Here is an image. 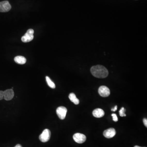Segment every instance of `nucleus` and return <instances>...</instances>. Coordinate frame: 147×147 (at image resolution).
Returning <instances> with one entry per match:
<instances>
[{
  "label": "nucleus",
  "mask_w": 147,
  "mask_h": 147,
  "mask_svg": "<svg viewBox=\"0 0 147 147\" xmlns=\"http://www.w3.org/2000/svg\"><path fill=\"white\" fill-rule=\"evenodd\" d=\"M90 71L93 76L100 79L106 78L109 74L107 69L101 65H95L92 67Z\"/></svg>",
  "instance_id": "nucleus-1"
},
{
  "label": "nucleus",
  "mask_w": 147,
  "mask_h": 147,
  "mask_svg": "<svg viewBox=\"0 0 147 147\" xmlns=\"http://www.w3.org/2000/svg\"><path fill=\"white\" fill-rule=\"evenodd\" d=\"M34 30L32 29H30L27 30L26 33L21 38L22 41L24 43H27L32 41L33 39Z\"/></svg>",
  "instance_id": "nucleus-2"
},
{
  "label": "nucleus",
  "mask_w": 147,
  "mask_h": 147,
  "mask_svg": "<svg viewBox=\"0 0 147 147\" xmlns=\"http://www.w3.org/2000/svg\"><path fill=\"white\" fill-rule=\"evenodd\" d=\"M51 131L49 129H46L43 131V133L39 136L40 140L42 142H48L50 138Z\"/></svg>",
  "instance_id": "nucleus-3"
},
{
  "label": "nucleus",
  "mask_w": 147,
  "mask_h": 147,
  "mask_svg": "<svg viewBox=\"0 0 147 147\" xmlns=\"http://www.w3.org/2000/svg\"><path fill=\"white\" fill-rule=\"evenodd\" d=\"M57 114L59 118L61 120L65 119L67 112V109L66 107L63 106H60L58 107L56 110Z\"/></svg>",
  "instance_id": "nucleus-4"
},
{
  "label": "nucleus",
  "mask_w": 147,
  "mask_h": 147,
  "mask_svg": "<svg viewBox=\"0 0 147 147\" xmlns=\"http://www.w3.org/2000/svg\"><path fill=\"white\" fill-rule=\"evenodd\" d=\"M11 5L8 1H3L0 2V12H6L11 10Z\"/></svg>",
  "instance_id": "nucleus-5"
},
{
  "label": "nucleus",
  "mask_w": 147,
  "mask_h": 147,
  "mask_svg": "<svg viewBox=\"0 0 147 147\" xmlns=\"http://www.w3.org/2000/svg\"><path fill=\"white\" fill-rule=\"evenodd\" d=\"M98 93L100 95L103 97H106L110 95V90L105 86H101L98 90Z\"/></svg>",
  "instance_id": "nucleus-6"
},
{
  "label": "nucleus",
  "mask_w": 147,
  "mask_h": 147,
  "mask_svg": "<svg viewBox=\"0 0 147 147\" xmlns=\"http://www.w3.org/2000/svg\"><path fill=\"white\" fill-rule=\"evenodd\" d=\"M73 138L76 142L80 144L85 142L86 140V137L85 135L79 133L75 134Z\"/></svg>",
  "instance_id": "nucleus-7"
},
{
  "label": "nucleus",
  "mask_w": 147,
  "mask_h": 147,
  "mask_svg": "<svg viewBox=\"0 0 147 147\" xmlns=\"http://www.w3.org/2000/svg\"><path fill=\"white\" fill-rule=\"evenodd\" d=\"M116 131L115 129L110 128L105 130L103 132V135L106 138H110L113 137L116 135Z\"/></svg>",
  "instance_id": "nucleus-8"
},
{
  "label": "nucleus",
  "mask_w": 147,
  "mask_h": 147,
  "mask_svg": "<svg viewBox=\"0 0 147 147\" xmlns=\"http://www.w3.org/2000/svg\"><path fill=\"white\" fill-rule=\"evenodd\" d=\"M14 93L12 89H8L4 91V98L5 100H11L14 97Z\"/></svg>",
  "instance_id": "nucleus-9"
},
{
  "label": "nucleus",
  "mask_w": 147,
  "mask_h": 147,
  "mask_svg": "<svg viewBox=\"0 0 147 147\" xmlns=\"http://www.w3.org/2000/svg\"><path fill=\"white\" fill-rule=\"evenodd\" d=\"M93 115L96 118H101L104 116L105 112L102 109L100 108H97L93 111Z\"/></svg>",
  "instance_id": "nucleus-10"
},
{
  "label": "nucleus",
  "mask_w": 147,
  "mask_h": 147,
  "mask_svg": "<svg viewBox=\"0 0 147 147\" xmlns=\"http://www.w3.org/2000/svg\"><path fill=\"white\" fill-rule=\"evenodd\" d=\"M15 62L19 64H24L26 62V59L25 57L21 56H18L15 57L14 59Z\"/></svg>",
  "instance_id": "nucleus-11"
},
{
  "label": "nucleus",
  "mask_w": 147,
  "mask_h": 147,
  "mask_svg": "<svg viewBox=\"0 0 147 147\" xmlns=\"http://www.w3.org/2000/svg\"><path fill=\"white\" fill-rule=\"evenodd\" d=\"M69 98L74 104L78 105L79 103V100L76 97V95L74 93H71L69 95Z\"/></svg>",
  "instance_id": "nucleus-12"
},
{
  "label": "nucleus",
  "mask_w": 147,
  "mask_h": 147,
  "mask_svg": "<svg viewBox=\"0 0 147 147\" xmlns=\"http://www.w3.org/2000/svg\"><path fill=\"white\" fill-rule=\"evenodd\" d=\"M46 82L48 83V85L49 86L50 88H51L54 89L55 88L56 86L55 83L53 82L51 79H50V77H48V76H46Z\"/></svg>",
  "instance_id": "nucleus-13"
},
{
  "label": "nucleus",
  "mask_w": 147,
  "mask_h": 147,
  "mask_svg": "<svg viewBox=\"0 0 147 147\" xmlns=\"http://www.w3.org/2000/svg\"><path fill=\"white\" fill-rule=\"evenodd\" d=\"M126 111V110L124 109V107H122L121 108V109L119 111V113L120 114V116L121 117H126V114H125V112Z\"/></svg>",
  "instance_id": "nucleus-14"
},
{
  "label": "nucleus",
  "mask_w": 147,
  "mask_h": 147,
  "mask_svg": "<svg viewBox=\"0 0 147 147\" xmlns=\"http://www.w3.org/2000/svg\"><path fill=\"white\" fill-rule=\"evenodd\" d=\"M112 118H113V120L114 121H115V122H117V121H118V118H117V115H116V114H112Z\"/></svg>",
  "instance_id": "nucleus-15"
},
{
  "label": "nucleus",
  "mask_w": 147,
  "mask_h": 147,
  "mask_svg": "<svg viewBox=\"0 0 147 147\" xmlns=\"http://www.w3.org/2000/svg\"><path fill=\"white\" fill-rule=\"evenodd\" d=\"M4 98V91H0V100Z\"/></svg>",
  "instance_id": "nucleus-16"
},
{
  "label": "nucleus",
  "mask_w": 147,
  "mask_h": 147,
  "mask_svg": "<svg viewBox=\"0 0 147 147\" xmlns=\"http://www.w3.org/2000/svg\"><path fill=\"white\" fill-rule=\"evenodd\" d=\"M143 123H144V125L146 126V127H147V119H143Z\"/></svg>",
  "instance_id": "nucleus-17"
},
{
  "label": "nucleus",
  "mask_w": 147,
  "mask_h": 147,
  "mask_svg": "<svg viewBox=\"0 0 147 147\" xmlns=\"http://www.w3.org/2000/svg\"><path fill=\"white\" fill-rule=\"evenodd\" d=\"M117 105H116V106L114 107L113 108H112L111 109V111H113V112H115L116 110H117Z\"/></svg>",
  "instance_id": "nucleus-18"
},
{
  "label": "nucleus",
  "mask_w": 147,
  "mask_h": 147,
  "mask_svg": "<svg viewBox=\"0 0 147 147\" xmlns=\"http://www.w3.org/2000/svg\"><path fill=\"white\" fill-rule=\"evenodd\" d=\"M14 147H22V146L20 144H17V145Z\"/></svg>",
  "instance_id": "nucleus-19"
},
{
  "label": "nucleus",
  "mask_w": 147,
  "mask_h": 147,
  "mask_svg": "<svg viewBox=\"0 0 147 147\" xmlns=\"http://www.w3.org/2000/svg\"><path fill=\"white\" fill-rule=\"evenodd\" d=\"M140 147V146H138V145H136V146H135V147Z\"/></svg>",
  "instance_id": "nucleus-20"
}]
</instances>
